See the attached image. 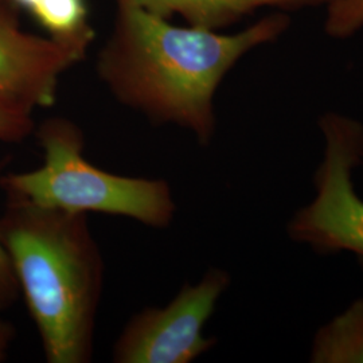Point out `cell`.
I'll use <instances>...</instances> for the list:
<instances>
[{"mask_svg":"<svg viewBox=\"0 0 363 363\" xmlns=\"http://www.w3.org/2000/svg\"><path fill=\"white\" fill-rule=\"evenodd\" d=\"M319 124L327 147L315 174L318 195L291 220L289 234L320 253L352 252L363 264V201L351 182L363 159V125L337 113H327Z\"/></svg>","mask_w":363,"mask_h":363,"instance_id":"obj_4","label":"cell"},{"mask_svg":"<svg viewBox=\"0 0 363 363\" xmlns=\"http://www.w3.org/2000/svg\"><path fill=\"white\" fill-rule=\"evenodd\" d=\"M30 13L46 37L86 55L96 33L88 0H13Z\"/></svg>","mask_w":363,"mask_h":363,"instance_id":"obj_8","label":"cell"},{"mask_svg":"<svg viewBox=\"0 0 363 363\" xmlns=\"http://www.w3.org/2000/svg\"><path fill=\"white\" fill-rule=\"evenodd\" d=\"M0 241L49 363L93 359L104 259L86 214L7 196Z\"/></svg>","mask_w":363,"mask_h":363,"instance_id":"obj_2","label":"cell"},{"mask_svg":"<svg viewBox=\"0 0 363 363\" xmlns=\"http://www.w3.org/2000/svg\"><path fill=\"white\" fill-rule=\"evenodd\" d=\"M1 3H6V0H0V4H1Z\"/></svg>","mask_w":363,"mask_h":363,"instance_id":"obj_14","label":"cell"},{"mask_svg":"<svg viewBox=\"0 0 363 363\" xmlns=\"http://www.w3.org/2000/svg\"><path fill=\"white\" fill-rule=\"evenodd\" d=\"M43 164L0 177L6 196L67 213H101L136 220L151 229H167L177 213L164 179L124 177L97 169L84 156V132L65 117L45 120L35 130Z\"/></svg>","mask_w":363,"mask_h":363,"instance_id":"obj_3","label":"cell"},{"mask_svg":"<svg viewBox=\"0 0 363 363\" xmlns=\"http://www.w3.org/2000/svg\"><path fill=\"white\" fill-rule=\"evenodd\" d=\"M315 362L363 361V301L320 331L313 350Z\"/></svg>","mask_w":363,"mask_h":363,"instance_id":"obj_9","label":"cell"},{"mask_svg":"<svg viewBox=\"0 0 363 363\" xmlns=\"http://www.w3.org/2000/svg\"><path fill=\"white\" fill-rule=\"evenodd\" d=\"M35 130L33 112L0 106V142L21 143Z\"/></svg>","mask_w":363,"mask_h":363,"instance_id":"obj_11","label":"cell"},{"mask_svg":"<svg viewBox=\"0 0 363 363\" xmlns=\"http://www.w3.org/2000/svg\"><path fill=\"white\" fill-rule=\"evenodd\" d=\"M21 294L11 259L0 241V311L11 307Z\"/></svg>","mask_w":363,"mask_h":363,"instance_id":"obj_12","label":"cell"},{"mask_svg":"<svg viewBox=\"0 0 363 363\" xmlns=\"http://www.w3.org/2000/svg\"><path fill=\"white\" fill-rule=\"evenodd\" d=\"M13 339H15V330L13 325L0 320V362L7 359Z\"/></svg>","mask_w":363,"mask_h":363,"instance_id":"obj_13","label":"cell"},{"mask_svg":"<svg viewBox=\"0 0 363 363\" xmlns=\"http://www.w3.org/2000/svg\"><path fill=\"white\" fill-rule=\"evenodd\" d=\"M229 284V274L213 268L196 284L182 286L167 306L138 312L117 337L112 361L193 362L216 345V339L203 335V327Z\"/></svg>","mask_w":363,"mask_h":363,"instance_id":"obj_5","label":"cell"},{"mask_svg":"<svg viewBox=\"0 0 363 363\" xmlns=\"http://www.w3.org/2000/svg\"><path fill=\"white\" fill-rule=\"evenodd\" d=\"M289 18L271 13L237 34L175 26L133 0H115L109 38L96 70L117 101L156 125H177L198 143L216 132L214 96L247 52L279 38Z\"/></svg>","mask_w":363,"mask_h":363,"instance_id":"obj_1","label":"cell"},{"mask_svg":"<svg viewBox=\"0 0 363 363\" xmlns=\"http://www.w3.org/2000/svg\"><path fill=\"white\" fill-rule=\"evenodd\" d=\"M325 31L334 38H347L363 27V0H333L327 4Z\"/></svg>","mask_w":363,"mask_h":363,"instance_id":"obj_10","label":"cell"},{"mask_svg":"<svg viewBox=\"0 0 363 363\" xmlns=\"http://www.w3.org/2000/svg\"><path fill=\"white\" fill-rule=\"evenodd\" d=\"M85 57L49 37L25 31L0 4V106L34 112L55 103L60 81Z\"/></svg>","mask_w":363,"mask_h":363,"instance_id":"obj_6","label":"cell"},{"mask_svg":"<svg viewBox=\"0 0 363 363\" xmlns=\"http://www.w3.org/2000/svg\"><path fill=\"white\" fill-rule=\"evenodd\" d=\"M144 10L169 19L179 15L189 26L220 31L264 7L296 10L333 0H133Z\"/></svg>","mask_w":363,"mask_h":363,"instance_id":"obj_7","label":"cell"}]
</instances>
